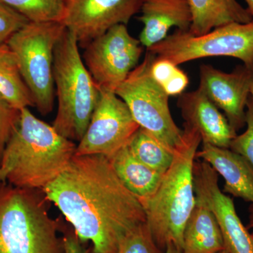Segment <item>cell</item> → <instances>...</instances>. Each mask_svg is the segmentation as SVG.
Segmentation results:
<instances>
[{"instance_id":"obj_31","label":"cell","mask_w":253,"mask_h":253,"mask_svg":"<svg viewBox=\"0 0 253 253\" xmlns=\"http://www.w3.org/2000/svg\"><path fill=\"white\" fill-rule=\"evenodd\" d=\"M245 1L247 3V9H249L250 13L252 15L253 18V0H245Z\"/></svg>"},{"instance_id":"obj_33","label":"cell","mask_w":253,"mask_h":253,"mask_svg":"<svg viewBox=\"0 0 253 253\" xmlns=\"http://www.w3.org/2000/svg\"><path fill=\"white\" fill-rule=\"evenodd\" d=\"M219 253H229L227 252V251H226V250H224V251H221V252Z\"/></svg>"},{"instance_id":"obj_23","label":"cell","mask_w":253,"mask_h":253,"mask_svg":"<svg viewBox=\"0 0 253 253\" xmlns=\"http://www.w3.org/2000/svg\"><path fill=\"white\" fill-rule=\"evenodd\" d=\"M178 66L155 57L150 68L151 76L169 96L183 94L189 84L187 75Z\"/></svg>"},{"instance_id":"obj_7","label":"cell","mask_w":253,"mask_h":253,"mask_svg":"<svg viewBox=\"0 0 253 253\" xmlns=\"http://www.w3.org/2000/svg\"><path fill=\"white\" fill-rule=\"evenodd\" d=\"M146 50L176 66L204 58L228 56L241 60L253 70V20L229 23L201 36L176 29Z\"/></svg>"},{"instance_id":"obj_20","label":"cell","mask_w":253,"mask_h":253,"mask_svg":"<svg viewBox=\"0 0 253 253\" xmlns=\"http://www.w3.org/2000/svg\"><path fill=\"white\" fill-rule=\"evenodd\" d=\"M0 96L18 110L35 106L17 58L6 43L0 45Z\"/></svg>"},{"instance_id":"obj_12","label":"cell","mask_w":253,"mask_h":253,"mask_svg":"<svg viewBox=\"0 0 253 253\" xmlns=\"http://www.w3.org/2000/svg\"><path fill=\"white\" fill-rule=\"evenodd\" d=\"M142 0H65L61 23L84 48L113 26L140 12Z\"/></svg>"},{"instance_id":"obj_26","label":"cell","mask_w":253,"mask_h":253,"mask_svg":"<svg viewBox=\"0 0 253 253\" xmlns=\"http://www.w3.org/2000/svg\"><path fill=\"white\" fill-rule=\"evenodd\" d=\"M21 110L0 96V161L8 141L19 122Z\"/></svg>"},{"instance_id":"obj_17","label":"cell","mask_w":253,"mask_h":253,"mask_svg":"<svg viewBox=\"0 0 253 253\" xmlns=\"http://www.w3.org/2000/svg\"><path fill=\"white\" fill-rule=\"evenodd\" d=\"M224 250L219 224L212 211L199 200L186 221L181 253H219Z\"/></svg>"},{"instance_id":"obj_22","label":"cell","mask_w":253,"mask_h":253,"mask_svg":"<svg viewBox=\"0 0 253 253\" xmlns=\"http://www.w3.org/2000/svg\"><path fill=\"white\" fill-rule=\"evenodd\" d=\"M17 11L30 22H61L65 12V0H0Z\"/></svg>"},{"instance_id":"obj_4","label":"cell","mask_w":253,"mask_h":253,"mask_svg":"<svg viewBox=\"0 0 253 253\" xmlns=\"http://www.w3.org/2000/svg\"><path fill=\"white\" fill-rule=\"evenodd\" d=\"M54 82L58 109L56 131L69 140H81L96 104L100 89L86 68L76 37L65 30L54 49Z\"/></svg>"},{"instance_id":"obj_30","label":"cell","mask_w":253,"mask_h":253,"mask_svg":"<svg viewBox=\"0 0 253 253\" xmlns=\"http://www.w3.org/2000/svg\"><path fill=\"white\" fill-rule=\"evenodd\" d=\"M164 253H181V252L176 249L175 246L169 244L165 249Z\"/></svg>"},{"instance_id":"obj_2","label":"cell","mask_w":253,"mask_h":253,"mask_svg":"<svg viewBox=\"0 0 253 253\" xmlns=\"http://www.w3.org/2000/svg\"><path fill=\"white\" fill-rule=\"evenodd\" d=\"M76 146L24 108L0 161V183L42 190L68 167Z\"/></svg>"},{"instance_id":"obj_5","label":"cell","mask_w":253,"mask_h":253,"mask_svg":"<svg viewBox=\"0 0 253 253\" xmlns=\"http://www.w3.org/2000/svg\"><path fill=\"white\" fill-rule=\"evenodd\" d=\"M0 183V253H63L45 196Z\"/></svg>"},{"instance_id":"obj_9","label":"cell","mask_w":253,"mask_h":253,"mask_svg":"<svg viewBox=\"0 0 253 253\" xmlns=\"http://www.w3.org/2000/svg\"><path fill=\"white\" fill-rule=\"evenodd\" d=\"M84 48L83 61L96 85L113 92L139 65L144 51L124 24L113 26Z\"/></svg>"},{"instance_id":"obj_18","label":"cell","mask_w":253,"mask_h":253,"mask_svg":"<svg viewBox=\"0 0 253 253\" xmlns=\"http://www.w3.org/2000/svg\"><path fill=\"white\" fill-rule=\"evenodd\" d=\"M192 23L189 32L201 36L231 23H246L253 20L247 8L236 0H189Z\"/></svg>"},{"instance_id":"obj_24","label":"cell","mask_w":253,"mask_h":253,"mask_svg":"<svg viewBox=\"0 0 253 253\" xmlns=\"http://www.w3.org/2000/svg\"><path fill=\"white\" fill-rule=\"evenodd\" d=\"M117 253H164L156 244L149 226L143 223L122 240Z\"/></svg>"},{"instance_id":"obj_10","label":"cell","mask_w":253,"mask_h":253,"mask_svg":"<svg viewBox=\"0 0 253 253\" xmlns=\"http://www.w3.org/2000/svg\"><path fill=\"white\" fill-rule=\"evenodd\" d=\"M139 127L122 99L113 91L100 89L99 101L75 155L109 157L126 146Z\"/></svg>"},{"instance_id":"obj_21","label":"cell","mask_w":253,"mask_h":253,"mask_svg":"<svg viewBox=\"0 0 253 253\" xmlns=\"http://www.w3.org/2000/svg\"><path fill=\"white\" fill-rule=\"evenodd\" d=\"M126 146L136 159L161 174L168 170L174 158V151L141 127L131 136Z\"/></svg>"},{"instance_id":"obj_16","label":"cell","mask_w":253,"mask_h":253,"mask_svg":"<svg viewBox=\"0 0 253 253\" xmlns=\"http://www.w3.org/2000/svg\"><path fill=\"white\" fill-rule=\"evenodd\" d=\"M224 180L223 192L253 205V167L242 156L230 149L203 143L196 153Z\"/></svg>"},{"instance_id":"obj_32","label":"cell","mask_w":253,"mask_h":253,"mask_svg":"<svg viewBox=\"0 0 253 253\" xmlns=\"http://www.w3.org/2000/svg\"><path fill=\"white\" fill-rule=\"evenodd\" d=\"M251 94L253 96V78L252 80V83H251Z\"/></svg>"},{"instance_id":"obj_28","label":"cell","mask_w":253,"mask_h":253,"mask_svg":"<svg viewBox=\"0 0 253 253\" xmlns=\"http://www.w3.org/2000/svg\"><path fill=\"white\" fill-rule=\"evenodd\" d=\"M63 253H94L91 249H87L84 243L78 239L74 232L67 233L62 239Z\"/></svg>"},{"instance_id":"obj_19","label":"cell","mask_w":253,"mask_h":253,"mask_svg":"<svg viewBox=\"0 0 253 253\" xmlns=\"http://www.w3.org/2000/svg\"><path fill=\"white\" fill-rule=\"evenodd\" d=\"M107 158L120 180L138 199L149 197L157 189L163 174L136 159L126 145Z\"/></svg>"},{"instance_id":"obj_14","label":"cell","mask_w":253,"mask_h":253,"mask_svg":"<svg viewBox=\"0 0 253 253\" xmlns=\"http://www.w3.org/2000/svg\"><path fill=\"white\" fill-rule=\"evenodd\" d=\"M177 106L184 124L194 128L201 135L203 143L229 149L237 132L221 112L199 88L179 95Z\"/></svg>"},{"instance_id":"obj_27","label":"cell","mask_w":253,"mask_h":253,"mask_svg":"<svg viewBox=\"0 0 253 253\" xmlns=\"http://www.w3.org/2000/svg\"><path fill=\"white\" fill-rule=\"evenodd\" d=\"M30 22L27 18L0 1V45Z\"/></svg>"},{"instance_id":"obj_1","label":"cell","mask_w":253,"mask_h":253,"mask_svg":"<svg viewBox=\"0 0 253 253\" xmlns=\"http://www.w3.org/2000/svg\"><path fill=\"white\" fill-rule=\"evenodd\" d=\"M43 191L94 253H117L122 240L146 222L142 205L113 170L107 157L74 155Z\"/></svg>"},{"instance_id":"obj_25","label":"cell","mask_w":253,"mask_h":253,"mask_svg":"<svg viewBox=\"0 0 253 253\" xmlns=\"http://www.w3.org/2000/svg\"><path fill=\"white\" fill-rule=\"evenodd\" d=\"M246 129L231 141L229 149L246 158L253 167V96L250 95L246 110Z\"/></svg>"},{"instance_id":"obj_6","label":"cell","mask_w":253,"mask_h":253,"mask_svg":"<svg viewBox=\"0 0 253 253\" xmlns=\"http://www.w3.org/2000/svg\"><path fill=\"white\" fill-rule=\"evenodd\" d=\"M65 30L58 21L28 22L6 43L17 58L23 81L42 116L54 108V49Z\"/></svg>"},{"instance_id":"obj_29","label":"cell","mask_w":253,"mask_h":253,"mask_svg":"<svg viewBox=\"0 0 253 253\" xmlns=\"http://www.w3.org/2000/svg\"><path fill=\"white\" fill-rule=\"evenodd\" d=\"M249 223L247 228L253 236V205L251 204L249 210Z\"/></svg>"},{"instance_id":"obj_15","label":"cell","mask_w":253,"mask_h":253,"mask_svg":"<svg viewBox=\"0 0 253 253\" xmlns=\"http://www.w3.org/2000/svg\"><path fill=\"white\" fill-rule=\"evenodd\" d=\"M140 12L139 41L146 49L167 38L171 28L189 31L192 23L189 0H142Z\"/></svg>"},{"instance_id":"obj_13","label":"cell","mask_w":253,"mask_h":253,"mask_svg":"<svg viewBox=\"0 0 253 253\" xmlns=\"http://www.w3.org/2000/svg\"><path fill=\"white\" fill-rule=\"evenodd\" d=\"M253 70L245 65L225 73L211 65L200 67L199 88L208 99L224 112L237 132L246 126V110L251 95Z\"/></svg>"},{"instance_id":"obj_11","label":"cell","mask_w":253,"mask_h":253,"mask_svg":"<svg viewBox=\"0 0 253 253\" xmlns=\"http://www.w3.org/2000/svg\"><path fill=\"white\" fill-rule=\"evenodd\" d=\"M194 182L196 199L212 211L219 224L224 250L253 253V236L238 215L233 199L219 189L217 173L205 161H195Z\"/></svg>"},{"instance_id":"obj_8","label":"cell","mask_w":253,"mask_h":253,"mask_svg":"<svg viewBox=\"0 0 253 253\" xmlns=\"http://www.w3.org/2000/svg\"><path fill=\"white\" fill-rule=\"evenodd\" d=\"M155 57L146 50L142 62L115 93L125 101L140 127L174 151L182 141L183 130L176 126L171 115L169 96L151 76L150 68Z\"/></svg>"},{"instance_id":"obj_3","label":"cell","mask_w":253,"mask_h":253,"mask_svg":"<svg viewBox=\"0 0 253 253\" xmlns=\"http://www.w3.org/2000/svg\"><path fill=\"white\" fill-rule=\"evenodd\" d=\"M201 142L199 133L184 124L172 164L154 194L139 199L153 239L163 251L172 244L182 252L183 232L196 205L194 166Z\"/></svg>"}]
</instances>
